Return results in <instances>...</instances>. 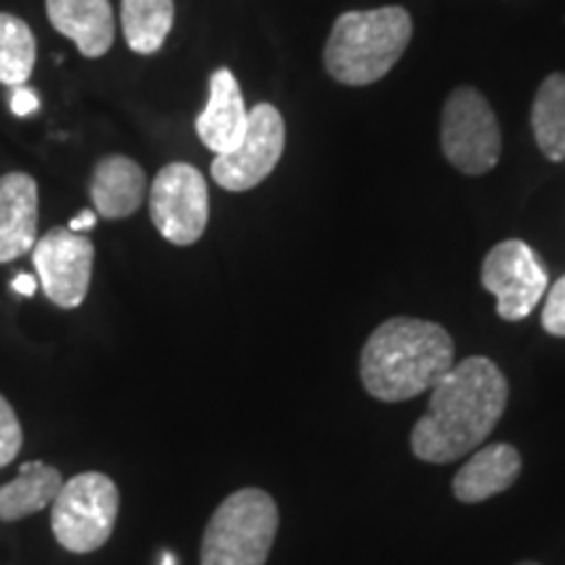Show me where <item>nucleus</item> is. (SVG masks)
<instances>
[{
	"label": "nucleus",
	"mask_w": 565,
	"mask_h": 565,
	"mask_svg": "<svg viewBox=\"0 0 565 565\" xmlns=\"http://www.w3.org/2000/svg\"><path fill=\"white\" fill-rule=\"evenodd\" d=\"M429 398L427 414L412 429L419 461L450 463L477 450L508 406V380L487 356H469L445 372Z\"/></svg>",
	"instance_id": "nucleus-1"
},
{
	"label": "nucleus",
	"mask_w": 565,
	"mask_h": 565,
	"mask_svg": "<svg viewBox=\"0 0 565 565\" xmlns=\"http://www.w3.org/2000/svg\"><path fill=\"white\" fill-rule=\"evenodd\" d=\"M454 356V338L443 324L391 317L364 343L359 374L372 398L398 404L433 391L456 364Z\"/></svg>",
	"instance_id": "nucleus-2"
},
{
	"label": "nucleus",
	"mask_w": 565,
	"mask_h": 565,
	"mask_svg": "<svg viewBox=\"0 0 565 565\" xmlns=\"http://www.w3.org/2000/svg\"><path fill=\"white\" fill-rule=\"evenodd\" d=\"M412 34L414 21L404 6L341 13L324 45V68L345 87H370L391 74Z\"/></svg>",
	"instance_id": "nucleus-3"
},
{
	"label": "nucleus",
	"mask_w": 565,
	"mask_h": 565,
	"mask_svg": "<svg viewBox=\"0 0 565 565\" xmlns=\"http://www.w3.org/2000/svg\"><path fill=\"white\" fill-rule=\"evenodd\" d=\"M278 503L257 487L228 494L210 515L200 565H265L278 534Z\"/></svg>",
	"instance_id": "nucleus-4"
},
{
	"label": "nucleus",
	"mask_w": 565,
	"mask_h": 565,
	"mask_svg": "<svg viewBox=\"0 0 565 565\" xmlns=\"http://www.w3.org/2000/svg\"><path fill=\"white\" fill-rule=\"evenodd\" d=\"M121 494L116 482L100 471H84L63 482L51 505L55 542L76 555L100 550L116 529Z\"/></svg>",
	"instance_id": "nucleus-5"
},
{
	"label": "nucleus",
	"mask_w": 565,
	"mask_h": 565,
	"mask_svg": "<svg viewBox=\"0 0 565 565\" xmlns=\"http://www.w3.org/2000/svg\"><path fill=\"white\" fill-rule=\"evenodd\" d=\"M440 147L456 171L484 175L498 166L503 134L492 105L477 87H456L443 105Z\"/></svg>",
	"instance_id": "nucleus-6"
},
{
	"label": "nucleus",
	"mask_w": 565,
	"mask_h": 565,
	"mask_svg": "<svg viewBox=\"0 0 565 565\" xmlns=\"http://www.w3.org/2000/svg\"><path fill=\"white\" fill-rule=\"evenodd\" d=\"M150 217L166 242L192 246L210 223V192L204 175L189 162H171L154 175Z\"/></svg>",
	"instance_id": "nucleus-7"
},
{
	"label": "nucleus",
	"mask_w": 565,
	"mask_h": 565,
	"mask_svg": "<svg viewBox=\"0 0 565 565\" xmlns=\"http://www.w3.org/2000/svg\"><path fill=\"white\" fill-rule=\"evenodd\" d=\"M282 150H286V124L280 110L270 103H259L249 110V124L236 150L215 154L210 173L225 192H249L275 171Z\"/></svg>",
	"instance_id": "nucleus-8"
},
{
	"label": "nucleus",
	"mask_w": 565,
	"mask_h": 565,
	"mask_svg": "<svg viewBox=\"0 0 565 565\" xmlns=\"http://www.w3.org/2000/svg\"><path fill=\"white\" fill-rule=\"evenodd\" d=\"M482 286L498 299V315L505 322H519L526 320L547 294V273L532 246L508 238L487 252Z\"/></svg>",
	"instance_id": "nucleus-9"
},
{
	"label": "nucleus",
	"mask_w": 565,
	"mask_h": 565,
	"mask_svg": "<svg viewBox=\"0 0 565 565\" xmlns=\"http://www.w3.org/2000/svg\"><path fill=\"white\" fill-rule=\"evenodd\" d=\"M95 246L87 236L68 228H53L34 244L42 291L61 309H76L87 299Z\"/></svg>",
	"instance_id": "nucleus-10"
},
{
	"label": "nucleus",
	"mask_w": 565,
	"mask_h": 565,
	"mask_svg": "<svg viewBox=\"0 0 565 565\" xmlns=\"http://www.w3.org/2000/svg\"><path fill=\"white\" fill-rule=\"evenodd\" d=\"M40 194L30 173L0 175V263H13L38 244Z\"/></svg>",
	"instance_id": "nucleus-11"
},
{
	"label": "nucleus",
	"mask_w": 565,
	"mask_h": 565,
	"mask_svg": "<svg viewBox=\"0 0 565 565\" xmlns=\"http://www.w3.org/2000/svg\"><path fill=\"white\" fill-rule=\"evenodd\" d=\"M246 124H249V108H246L236 76L231 68H217L210 76L207 108L196 118V134L202 145L215 154L236 150L246 134Z\"/></svg>",
	"instance_id": "nucleus-12"
},
{
	"label": "nucleus",
	"mask_w": 565,
	"mask_h": 565,
	"mask_svg": "<svg viewBox=\"0 0 565 565\" xmlns=\"http://www.w3.org/2000/svg\"><path fill=\"white\" fill-rule=\"evenodd\" d=\"M47 19L63 38L74 40L84 58H100L116 40L110 0H45Z\"/></svg>",
	"instance_id": "nucleus-13"
},
{
	"label": "nucleus",
	"mask_w": 565,
	"mask_h": 565,
	"mask_svg": "<svg viewBox=\"0 0 565 565\" xmlns=\"http://www.w3.org/2000/svg\"><path fill=\"white\" fill-rule=\"evenodd\" d=\"M92 204L97 215L121 221L134 215L147 196V175L139 162L124 154H108L95 166L89 183Z\"/></svg>",
	"instance_id": "nucleus-14"
},
{
	"label": "nucleus",
	"mask_w": 565,
	"mask_h": 565,
	"mask_svg": "<svg viewBox=\"0 0 565 565\" xmlns=\"http://www.w3.org/2000/svg\"><path fill=\"white\" fill-rule=\"evenodd\" d=\"M521 475V454L508 443L479 448L454 479V494L461 503H484L487 498L505 492Z\"/></svg>",
	"instance_id": "nucleus-15"
},
{
	"label": "nucleus",
	"mask_w": 565,
	"mask_h": 565,
	"mask_svg": "<svg viewBox=\"0 0 565 565\" xmlns=\"http://www.w3.org/2000/svg\"><path fill=\"white\" fill-rule=\"evenodd\" d=\"M63 487V475L45 461H26L11 482L0 484V524L21 521L53 505Z\"/></svg>",
	"instance_id": "nucleus-16"
},
{
	"label": "nucleus",
	"mask_w": 565,
	"mask_h": 565,
	"mask_svg": "<svg viewBox=\"0 0 565 565\" xmlns=\"http://www.w3.org/2000/svg\"><path fill=\"white\" fill-rule=\"evenodd\" d=\"M173 0H121L126 45L139 55H154L173 30Z\"/></svg>",
	"instance_id": "nucleus-17"
},
{
	"label": "nucleus",
	"mask_w": 565,
	"mask_h": 565,
	"mask_svg": "<svg viewBox=\"0 0 565 565\" xmlns=\"http://www.w3.org/2000/svg\"><path fill=\"white\" fill-rule=\"evenodd\" d=\"M532 131L547 160H565V74H550L536 89Z\"/></svg>",
	"instance_id": "nucleus-18"
},
{
	"label": "nucleus",
	"mask_w": 565,
	"mask_h": 565,
	"mask_svg": "<svg viewBox=\"0 0 565 565\" xmlns=\"http://www.w3.org/2000/svg\"><path fill=\"white\" fill-rule=\"evenodd\" d=\"M38 61V42L26 21L0 13V84L24 87Z\"/></svg>",
	"instance_id": "nucleus-19"
},
{
	"label": "nucleus",
	"mask_w": 565,
	"mask_h": 565,
	"mask_svg": "<svg viewBox=\"0 0 565 565\" xmlns=\"http://www.w3.org/2000/svg\"><path fill=\"white\" fill-rule=\"evenodd\" d=\"M24 445V433H21V422L9 401L0 395V469L17 461Z\"/></svg>",
	"instance_id": "nucleus-20"
},
{
	"label": "nucleus",
	"mask_w": 565,
	"mask_h": 565,
	"mask_svg": "<svg viewBox=\"0 0 565 565\" xmlns=\"http://www.w3.org/2000/svg\"><path fill=\"white\" fill-rule=\"evenodd\" d=\"M542 328L550 335L565 338V275L555 280V286L550 288L545 309H542Z\"/></svg>",
	"instance_id": "nucleus-21"
},
{
	"label": "nucleus",
	"mask_w": 565,
	"mask_h": 565,
	"mask_svg": "<svg viewBox=\"0 0 565 565\" xmlns=\"http://www.w3.org/2000/svg\"><path fill=\"white\" fill-rule=\"evenodd\" d=\"M40 108V100H38V95H34L32 89H26V87H17V92H13V97H11V110H13V116H32L34 110Z\"/></svg>",
	"instance_id": "nucleus-22"
},
{
	"label": "nucleus",
	"mask_w": 565,
	"mask_h": 565,
	"mask_svg": "<svg viewBox=\"0 0 565 565\" xmlns=\"http://www.w3.org/2000/svg\"><path fill=\"white\" fill-rule=\"evenodd\" d=\"M95 223H97V212H92V210H84L82 215H76L74 221L68 223V231H74V233H79V231H87V228H95Z\"/></svg>",
	"instance_id": "nucleus-23"
},
{
	"label": "nucleus",
	"mask_w": 565,
	"mask_h": 565,
	"mask_svg": "<svg viewBox=\"0 0 565 565\" xmlns=\"http://www.w3.org/2000/svg\"><path fill=\"white\" fill-rule=\"evenodd\" d=\"M13 291L21 296H34V291H38V280H34L32 275H17V278H13Z\"/></svg>",
	"instance_id": "nucleus-24"
},
{
	"label": "nucleus",
	"mask_w": 565,
	"mask_h": 565,
	"mask_svg": "<svg viewBox=\"0 0 565 565\" xmlns=\"http://www.w3.org/2000/svg\"><path fill=\"white\" fill-rule=\"evenodd\" d=\"M519 565H542V563H536V561H524V563H519Z\"/></svg>",
	"instance_id": "nucleus-25"
}]
</instances>
